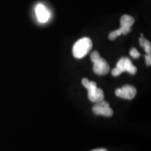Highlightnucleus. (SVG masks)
Returning a JSON list of instances; mask_svg holds the SVG:
<instances>
[{"instance_id": "1", "label": "nucleus", "mask_w": 151, "mask_h": 151, "mask_svg": "<svg viewBox=\"0 0 151 151\" xmlns=\"http://www.w3.org/2000/svg\"><path fill=\"white\" fill-rule=\"evenodd\" d=\"M82 83L88 91V98L92 102H99L104 98V94L101 88H97V83L94 81H90L88 78H83Z\"/></svg>"}, {"instance_id": "2", "label": "nucleus", "mask_w": 151, "mask_h": 151, "mask_svg": "<svg viewBox=\"0 0 151 151\" xmlns=\"http://www.w3.org/2000/svg\"><path fill=\"white\" fill-rule=\"evenodd\" d=\"M92 48L91 39L83 37L75 43L73 47V55L76 58L81 59L89 52Z\"/></svg>"}, {"instance_id": "3", "label": "nucleus", "mask_w": 151, "mask_h": 151, "mask_svg": "<svg viewBox=\"0 0 151 151\" xmlns=\"http://www.w3.org/2000/svg\"><path fill=\"white\" fill-rule=\"evenodd\" d=\"M91 61L94 63L93 71L98 75H106L109 72L110 67L104 59L101 58L97 51L92 52L90 55Z\"/></svg>"}, {"instance_id": "4", "label": "nucleus", "mask_w": 151, "mask_h": 151, "mask_svg": "<svg viewBox=\"0 0 151 151\" xmlns=\"http://www.w3.org/2000/svg\"><path fill=\"white\" fill-rule=\"evenodd\" d=\"M92 111L96 115H101L106 117H111L113 114V111L109 104L104 100L96 103L92 108Z\"/></svg>"}, {"instance_id": "5", "label": "nucleus", "mask_w": 151, "mask_h": 151, "mask_svg": "<svg viewBox=\"0 0 151 151\" xmlns=\"http://www.w3.org/2000/svg\"><path fill=\"white\" fill-rule=\"evenodd\" d=\"M116 67L118 68L121 73L124 71H127L131 74L134 75L137 71V68L133 65L131 60L128 58H122L121 59L119 60L117 63Z\"/></svg>"}, {"instance_id": "6", "label": "nucleus", "mask_w": 151, "mask_h": 151, "mask_svg": "<svg viewBox=\"0 0 151 151\" xmlns=\"http://www.w3.org/2000/svg\"><path fill=\"white\" fill-rule=\"evenodd\" d=\"M117 97L125 99H132L137 94V89L134 86L126 85L116 90Z\"/></svg>"}, {"instance_id": "7", "label": "nucleus", "mask_w": 151, "mask_h": 151, "mask_svg": "<svg viewBox=\"0 0 151 151\" xmlns=\"http://www.w3.org/2000/svg\"><path fill=\"white\" fill-rule=\"evenodd\" d=\"M36 14H37L39 21L41 22H47L49 18H50L49 12L45 8L44 6L42 4L37 5V6L36 7Z\"/></svg>"}, {"instance_id": "8", "label": "nucleus", "mask_w": 151, "mask_h": 151, "mask_svg": "<svg viewBox=\"0 0 151 151\" xmlns=\"http://www.w3.org/2000/svg\"><path fill=\"white\" fill-rule=\"evenodd\" d=\"M134 23V19L129 15H123L120 18V26L121 27H130Z\"/></svg>"}, {"instance_id": "9", "label": "nucleus", "mask_w": 151, "mask_h": 151, "mask_svg": "<svg viewBox=\"0 0 151 151\" xmlns=\"http://www.w3.org/2000/svg\"><path fill=\"white\" fill-rule=\"evenodd\" d=\"M120 35H121V32H120V29H118L117 30H115V31L111 32L109 34V39L111 41L115 40L117 37H119V36H120Z\"/></svg>"}, {"instance_id": "10", "label": "nucleus", "mask_w": 151, "mask_h": 151, "mask_svg": "<svg viewBox=\"0 0 151 151\" xmlns=\"http://www.w3.org/2000/svg\"><path fill=\"white\" fill-rule=\"evenodd\" d=\"M129 54L130 55L134 58H139V57H140V53H139V52L134 48H132L131 50H130Z\"/></svg>"}, {"instance_id": "11", "label": "nucleus", "mask_w": 151, "mask_h": 151, "mask_svg": "<svg viewBox=\"0 0 151 151\" xmlns=\"http://www.w3.org/2000/svg\"><path fill=\"white\" fill-rule=\"evenodd\" d=\"M143 47L144 48L145 50H146V52H147V53L150 54V52H151V44H150V41H147L146 43H145L144 46H143Z\"/></svg>"}, {"instance_id": "12", "label": "nucleus", "mask_w": 151, "mask_h": 151, "mask_svg": "<svg viewBox=\"0 0 151 151\" xmlns=\"http://www.w3.org/2000/svg\"><path fill=\"white\" fill-rule=\"evenodd\" d=\"M146 65L148 66L151 65V55L150 54H148L146 55Z\"/></svg>"}, {"instance_id": "13", "label": "nucleus", "mask_w": 151, "mask_h": 151, "mask_svg": "<svg viewBox=\"0 0 151 151\" xmlns=\"http://www.w3.org/2000/svg\"><path fill=\"white\" fill-rule=\"evenodd\" d=\"M92 151H107V150L104 148H97V149H94V150Z\"/></svg>"}]
</instances>
